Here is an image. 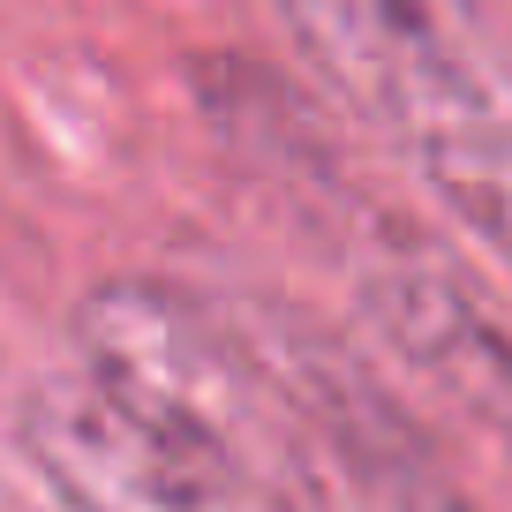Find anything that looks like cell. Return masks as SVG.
<instances>
[{
    "label": "cell",
    "mask_w": 512,
    "mask_h": 512,
    "mask_svg": "<svg viewBox=\"0 0 512 512\" xmlns=\"http://www.w3.org/2000/svg\"><path fill=\"white\" fill-rule=\"evenodd\" d=\"M294 46L369 113L467 241L512 279V61L475 0H272Z\"/></svg>",
    "instance_id": "2"
},
{
    "label": "cell",
    "mask_w": 512,
    "mask_h": 512,
    "mask_svg": "<svg viewBox=\"0 0 512 512\" xmlns=\"http://www.w3.org/2000/svg\"><path fill=\"white\" fill-rule=\"evenodd\" d=\"M76 347L83 377L211 445L264 512H475L362 354L272 294L106 279Z\"/></svg>",
    "instance_id": "1"
},
{
    "label": "cell",
    "mask_w": 512,
    "mask_h": 512,
    "mask_svg": "<svg viewBox=\"0 0 512 512\" xmlns=\"http://www.w3.org/2000/svg\"><path fill=\"white\" fill-rule=\"evenodd\" d=\"M272 113H279L287 151H249V159L309 196V226L339 234V256H347V279H354V302H362L369 332L400 354L437 400H452L460 415L512 437V332L475 302V287H467V272L452 256H437L392 211L362 204L339 181V166H324V159L309 166V151H302L309 128L294 121L302 113L294 98L272 91Z\"/></svg>",
    "instance_id": "3"
},
{
    "label": "cell",
    "mask_w": 512,
    "mask_h": 512,
    "mask_svg": "<svg viewBox=\"0 0 512 512\" xmlns=\"http://www.w3.org/2000/svg\"><path fill=\"white\" fill-rule=\"evenodd\" d=\"M505 8H512V0H505Z\"/></svg>",
    "instance_id": "5"
},
{
    "label": "cell",
    "mask_w": 512,
    "mask_h": 512,
    "mask_svg": "<svg viewBox=\"0 0 512 512\" xmlns=\"http://www.w3.org/2000/svg\"><path fill=\"white\" fill-rule=\"evenodd\" d=\"M23 445L76 512H264L211 445L136 415L83 369L31 392Z\"/></svg>",
    "instance_id": "4"
}]
</instances>
